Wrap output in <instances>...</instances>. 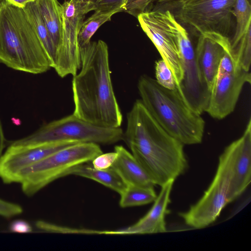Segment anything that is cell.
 Instances as JSON below:
<instances>
[{"instance_id":"1","label":"cell","mask_w":251,"mask_h":251,"mask_svg":"<svg viewBox=\"0 0 251 251\" xmlns=\"http://www.w3.org/2000/svg\"><path fill=\"white\" fill-rule=\"evenodd\" d=\"M123 140L155 185L175 180L188 168L184 145L155 120L141 100L126 116Z\"/></svg>"},{"instance_id":"2","label":"cell","mask_w":251,"mask_h":251,"mask_svg":"<svg viewBox=\"0 0 251 251\" xmlns=\"http://www.w3.org/2000/svg\"><path fill=\"white\" fill-rule=\"evenodd\" d=\"M80 71L73 76L74 115L93 125L120 127L123 116L113 90L108 48L101 40L80 47Z\"/></svg>"},{"instance_id":"3","label":"cell","mask_w":251,"mask_h":251,"mask_svg":"<svg viewBox=\"0 0 251 251\" xmlns=\"http://www.w3.org/2000/svg\"><path fill=\"white\" fill-rule=\"evenodd\" d=\"M0 63L33 74L51 68L46 51L24 10L6 0L0 5Z\"/></svg>"},{"instance_id":"4","label":"cell","mask_w":251,"mask_h":251,"mask_svg":"<svg viewBox=\"0 0 251 251\" xmlns=\"http://www.w3.org/2000/svg\"><path fill=\"white\" fill-rule=\"evenodd\" d=\"M137 87L145 107L170 135L184 145L201 142L204 121L187 104L177 87L166 89L145 75L140 77Z\"/></svg>"},{"instance_id":"5","label":"cell","mask_w":251,"mask_h":251,"mask_svg":"<svg viewBox=\"0 0 251 251\" xmlns=\"http://www.w3.org/2000/svg\"><path fill=\"white\" fill-rule=\"evenodd\" d=\"M123 134L120 127L98 126L72 114L46 124L31 134L10 145L35 146L64 142L110 145L123 140Z\"/></svg>"},{"instance_id":"6","label":"cell","mask_w":251,"mask_h":251,"mask_svg":"<svg viewBox=\"0 0 251 251\" xmlns=\"http://www.w3.org/2000/svg\"><path fill=\"white\" fill-rule=\"evenodd\" d=\"M99 145L77 143L60 150L21 171L16 183L23 192L32 197L54 180L67 176L68 172L80 164L92 161L102 153Z\"/></svg>"},{"instance_id":"7","label":"cell","mask_w":251,"mask_h":251,"mask_svg":"<svg viewBox=\"0 0 251 251\" xmlns=\"http://www.w3.org/2000/svg\"><path fill=\"white\" fill-rule=\"evenodd\" d=\"M236 151V140L224 150L219 158L213 179L202 197L188 211L180 213L187 226L205 227L213 223L228 203L227 197Z\"/></svg>"},{"instance_id":"8","label":"cell","mask_w":251,"mask_h":251,"mask_svg":"<svg viewBox=\"0 0 251 251\" xmlns=\"http://www.w3.org/2000/svg\"><path fill=\"white\" fill-rule=\"evenodd\" d=\"M140 25L171 69L177 87L183 76L177 24L169 10H146L137 17Z\"/></svg>"},{"instance_id":"9","label":"cell","mask_w":251,"mask_h":251,"mask_svg":"<svg viewBox=\"0 0 251 251\" xmlns=\"http://www.w3.org/2000/svg\"><path fill=\"white\" fill-rule=\"evenodd\" d=\"M63 35L55 72L61 77L75 75L80 68L78 33L85 15L92 11L90 0H69L61 4Z\"/></svg>"},{"instance_id":"10","label":"cell","mask_w":251,"mask_h":251,"mask_svg":"<svg viewBox=\"0 0 251 251\" xmlns=\"http://www.w3.org/2000/svg\"><path fill=\"white\" fill-rule=\"evenodd\" d=\"M235 0H194L179 6L177 17L199 34L215 32L227 36Z\"/></svg>"},{"instance_id":"11","label":"cell","mask_w":251,"mask_h":251,"mask_svg":"<svg viewBox=\"0 0 251 251\" xmlns=\"http://www.w3.org/2000/svg\"><path fill=\"white\" fill-rule=\"evenodd\" d=\"M177 31L183 76L177 88L190 107L201 114L207 108L210 91L201 76L188 33L179 23Z\"/></svg>"},{"instance_id":"12","label":"cell","mask_w":251,"mask_h":251,"mask_svg":"<svg viewBox=\"0 0 251 251\" xmlns=\"http://www.w3.org/2000/svg\"><path fill=\"white\" fill-rule=\"evenodd\" d=\"M249 71L242 69L233 74L217 75L210 92L205 112L221 120L232 113L246 83H251Z\"/></svg>"},{"instance_id":"13","label":"cell","mask_w":251,"mask_h":251,"mask_svg":"<svg viewBox=\"0 0 251 251\" xmlns=\"http://www.w3.org/2000/svg\"><path fill=\"white\" fill-rule=\"evenodd\" d=\"M77 144L59 142L35 146L9 145L0 158V178L5 184L16 183L18 174L48 155Z\"/></svg>"},{"instance_id":"14","label":"cell","mask_w":251,"mask_h":251,"mask_svg":"<svg viewBox=\"0 0 251 251\" xmlns=\"http://www.w3.org/2000/svg\"><path fill=\"white\" fill-rule=\"evenodd\" d=\"M174 181L161 186V191L149 212L133 225L115 230L99 231V234L126 235L164 232L166 231L165 217L170 202Z\"/></svg>"},{"instance_id":"15","label":"cell","mask_w":251,"mask_h":251,"mask_svg":"<svg viewBox=\"0 0 251 251\" xmlns=\"http://www.w3.org/2000/svg\"><path fill=\"white\" fill-rule=\"evenodd\" d=\"M223 35L215 32L199 34L195 49L201 76L211 92L225 54Z\"/></svg>"},{"instance_id":"16","label":"cell","mask_w":251,"mask_h":251,"mask_svg":"<svg viewBox=\"0 0 251 251\" xmlns=\"http://www.w3.org/2000/svg\"><path fill=\"white\" fill-rule=\"evenodd\" d=\"M236 141V151L227 193L228 203L237 199L251 181V120Z\"/></svg>"},{"instance_id":"17","label":"cell","mask_w":251,"mask_h":251,"mask_svg":"<svg viewBox=\"0 0 251 251\" xmlns=\"http://www.w3.org/2000/svg\"><path fill=\"white\" fill-rule=\"evenodd\" d=\"M117 157L111 168L127 185L154 187V183L133 155L122 146L115 147Z\"/></svg>"},{"instance_id":"18","label":"cell","mask_w":251,"mask_h":251,"mask_svg":"<svg viewBox=\"0 0 251 251\" xmlns=\"http://www.w3.org/2000/svg\"><path fill=\"white\" fill-rule=\"evenodd\" d=\"M35 1L44 24L57 50L58 61L63 35L61 4L58 0H35Z\"/></svg>"},{"instance_id":"19","label":"cell","mask_w":251,"mask_h":251,"mask_svg":"<svg viewBox=\"0 0 251 251\" xmlns=\"http://www.w3.org/2000/svg\"><path fill=\"white\" fill-rule=\"evenodd\" d=\"M75 175L95 180L121 194L126 185L116 172L111 167L105 170L94 168L92 165L84 163L72 168L68 175Z\"/></svg>"},{"instance_id":"20","label":"cell","mask_w":251,"mask_h":251,"mask_svg":"<svg viewBox=\"0 0 251 251\" xmlns=\"http://www.w3.org/2000/svg\"><path fill=\"white\" fill-rule=\"evenodd\" d=\"M23 8L46 51L51 68L54 69L57 63V51L44 24L35 0L28 3Z\"/></svg>"},{"instance_id":"21","label":"cell","mask_w":251,"mask_h":251,"mask_svg":"<svg viewBox=\"0 0 251 251\" xmlns=\"http://www.w3.org/2000/svg\"><path fill=\"white\" fill-rule=\"evenodd\" d=\"M152 186L127 185L121 194L119 205L127 208L147 204L153 202L157 195Z\"/></svg>"},{"instance_id":"22","label":"cell","mask_w":251,"mask_h":251,"mask_svg":"<svg viewBox=\"0 0 251 251\" xmlns=\"http://www.w3.org/2000/svg\"><path fill=\"white\" fill-rule=\"evenodd\" d=\"M250 0H235L232 14L235 17L236 25L234 35L230 41L231 48L236 47L243 36L251 27Z\"/></svg>"},{"instance_id":"23","label":"cell","mask_w":251,"mask_h":251,"mask_svg":"<svg viewBox=\"0 0 251 251\" xmlns=\"http://www.w3.org/2000/svg\"><path fill=\"white\" fill-rule=\"evenodd\" d=\"M89 18L83 21L78 36L79 47L88 44L91 37L103 24L110 20L112 16L117 13L114 11L96 10Z\"/></svg>"},{"instance_id":"24","label":"cell","mask_w":251,"mask_h":251,"mask_svg":"<svg viewBox=\"0 0 251 251\" xmlns=\"http://www.w3.org/2000/svg\"><path fill=\"white\" fill-rule=\"evenodd\" d=\"M232 50L237 66L249 71L251 63V27Z\"/></svg>"},{"instance_id":"25","label":"cell","mask_w":251,"mask_h":251,"mask_svg":"<svg viewBox=\"0 0 251 251\" xmlns=\"http://www.w3.org/2000/svg\"><path fill=\"white\" fill-rule=\"evenodd\" d=\"M155 71V79L161 86L170 90H174L176 88L173 74L162 59L156 62Z\"/></svg>"},{"instance_id":"26","label":"cell","mask_w":251,"mask_h":251,"mask_svg":"<svg viewBox=\"0 0 251 251\" xmlns=\"http://www.w3.org/2000/svg\"><path fill=\"white\" fill-rule=\"evenodd\" d=\"M126 0H90L93 10L114 11L116 13L123 11Z\"/></svg>"},{"instance_id":"27","label":"cell","mask_w":251,"mask_h":251,"mask_svg":"<svg viewBox=\"0 0 251 251\" xmlns=\"http://www.w3.org/2000/svg\"><path fill=\"white\" fill-rule=\"evenodd\" d=\"M154 0H126L124 6L125 11L134 17L147 10V7Z\"/></svg>"},{"instance_id":"28","label":"cell","mask_w":251,"mask_h":251,"mask_svg":"<svg viewBox=\"0 0 251 251\" xmlns=\"http://www.w3.org/2000/svg\"><path fill=\"white\" fill-rule=\"evenodd\" d=\"M117 157V153L113 152L101 153L92 162V166L95 169L105 170L111 167Z\"/></svg>"},{"instance_id":"29","label":"cell","mask_w":251,"mask_h":251,"mask_svg":"<svg viewBox=\"0 0 251 251\" xmlns=\"http://www.w3.org/2000/svg\"><path fill=\"white\" fill-rule=\"evenodd\" d=\"M23 212L21 205L0 199V216L10 219L21 214Z\"/></svg>"},{"instance_id":"30","label":"cell","mask_w":251,"mask_h":251,"mask_svg":"<svg viewBox=\"0 0 251 251\" xmlns=\"http://www.w3.org/2000/svg\"><path fill=\"white\" fill-rule=\"evenodd\" d=\"M9 229L11 232L19 233H29L32 231L31 226L22 220H16L11 223Z\"/></svg>"},{"instance_id":"31","label":"cell","mask_w":251,"mask_h":251,"mask_svg":"<svg viewBox=\"0 0 251 251\" xmlns=\"http://www.w3.org/2000/svg\"><path fill=\"white\" fill-rule=\"evenodd\" d=\"M10 3L21 8H24L28 3L35 0H6Z\"/></svg>"},{"instance_id":"32","label":"cell","mask_w":251,"mask_h":251,"mask_svg":"<svg viewBox=\"0 0 251 251\" xmlns=\"http://www.w3.org/2000/svg\"><path fill=\"white\" fill-rule=\"evenodd\" d=\"M5 139L3 131L2 126L0 120V158L2 155L3 150L5 147Z\"/></svg>"},{"instance_id":"33","label":"cell","mask_w":251,"mask_h":251,"mask_svg":"<svg viewBox=\"0 0 251 251\" xmlns=\"http://www.w3.org/2000/svg\"><path fill=\"white\" fill-rule=\"evenodd\" d=\"M194 0H158L160 2H174L179 6L186 3L189 2Z\"/></svg>"},{"instance_id":"34","label":"cell","mask_w":251,"mask_h":251,"mask_svg":"<svg viewBox=\"0 0 251 251\" xmlns=\"http://www.w3.org/2000/svg\"><path fill=\"white\" fill-rule=\"evenodd\" d=\"M4 0H0V5Z\"/></svg>"}]
</instances>
